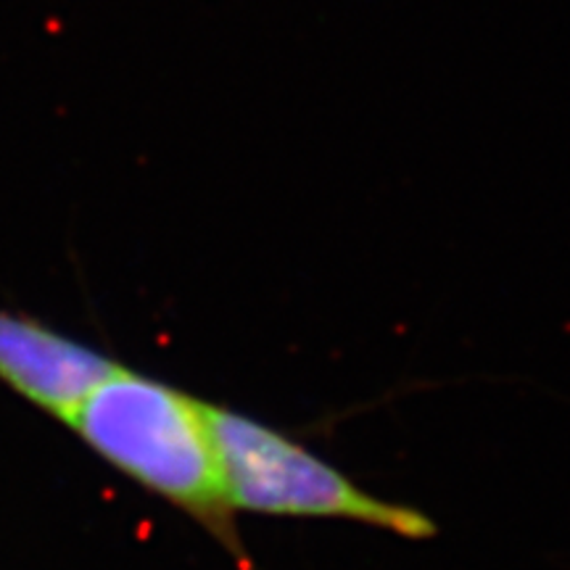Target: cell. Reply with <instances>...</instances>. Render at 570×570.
I'll list each match as a JSON object with an SVG mask.
<instances>
[{
    "label": "cell",
    "mask_w": 570,
    "mask_h": 570,
    "mask_svg": "<svg viewBox=\"0 0 570 570\" xmlns=\"http://www.w3.org/2000/svg\"><path fill=\"white\" fill-rule=\"evenodd\" d=\"M206 412L235 515L352 520L402 539L436 533L425 512L370 494L336 465L262 420L214 402H206Z\"/></svg>",
    "instance_id": "7a4b0ae2"
},
{
    "label": "cell",
    "mask_w": 570,
    "mask_h": 570,
    "mask_svg": "<svg viewBox=\"0 0 570 570\" xmlns=\"http://www.w3.org/2000/svg\"><path fill=\"white\" fill-rule=\"evenodd\" d=\"M106 465L180 510L254 570L227 502L206 402L119 362L63 420Z\"/></svg>",
    "instance_id": "6da1fadb"
},
{
    "label": "cell",
    "mask_w": 570,
    "mask_h": 570,
    "mask_svg": "<svg viewBox=\"0 0 570 570\" xmlns=\"http://www.w3.org/2000/svg\"><path fill=\"white\" fill-rule=\"evenodd\" d=\"M117 365L40 320L0 309V383L61 423Z\"/></svg>",
    "instance_id": "3957f363"
}]
</instances>
